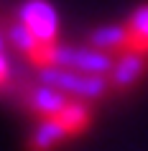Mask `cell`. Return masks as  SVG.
<instances>
[{
  "label": "cell",
  "mask_w": 148,
  "mask_h": 151,
  "mask_svg": "<svg viewBox=\"0 0 148 151\" xmlns=\"http://www.w3.org/2000/svg\"><path fill=\"white\" fill-rule=\"evenodd\" d=\"M39 82L51 85V87L66 92L69 97H79V100H100L112 87L107 74H84V72L64 69V67L39 69Z\"/></svg>",
  "instance_id": "obj_1"
},
{
  "label": "cell",
  "mask_w": 148,
  "mask_h": 151,
  "mask_svg": "<svg viewBox=\"0 0 148 151\" xmlns=\"http://www.w3.org/2000/svg\"><path fill=\"white\" fill-rule=\"evenodd\" d=\"M54 67H64V69H74V72H84V74H107L115 67V56L110 51L94 49L89 44L84 46H56L54 56Z\"/></svg>",
  "instance_id": "obj_2"
},
{
  "label": "cell",
  "mask_w": 148,
  "mask_h": 151,
  "mask_svg": "<svg viewBox=\"0 0 148 151\" xmlns=\"http://www.w3.org/2000/svg\"><path fill=\"white\" fill-rule=\"evenodd\" d=\"M18 18L36 33L39 41L54 44L59 36V16L49 0H23L18 8Z\"/></svg>",
  "instance_id": "obj_3"
},
{
  "label": "cell",
  "mask_w": 148,
  "mask_h": 151,
  "mask_svg": "<svg viewBox=\"0 0 148 151\" xmlns=\"http://www.w3.org/2000/svg\"><path fill=\"white\" fill-rule=\"evenodd\" d=\"M146 72H148V54L130 51V49L120 51L115 59V67L110 72V85H112V90H128L138 85Z\"/></svg>",
  "instance_id": "obj_4"
},
{
  "label": "cell",
  "mask_w": 148,
  "mask_h": 151,
  "mask_svg": "<svg viewBox=\"0 0 148 151\" xmlns=\"http://www.w3.org/2000/svg\"><path fill=\"white\" fill-rule=\"evenodd\" d=\"M66 103H69L66 92L51 87V85H44V82H39L36 87H31L28 95H26V105L31 108V113L39 115V120L41 118H54Z\"/></svg>",
  "instance_id": "obj_5"
},
{
  "label": "cell",
  "mask_w": 148,
  "mask_h": 151,
  "mask_svg": "<svg viewBox=\"0 0 148 151\" xmlns=\"http://www.w3.org/2000/svg\"><path fill=\"white\" fill-rule=\"evenodd\" d=\"M54 118L64 126V131H66L69 138H71V136H77V133H84L87 128H89V123H92V108H89V100H79V97H74V100H69L61 110L56 113Z\"/></svg>",
  "instance_id": "obj_6"
},
{
  "label": "cell",
  "mask_w": 148,
  "mask_h": 151,
  "mask_svg": "<svg viewBox=\"0 0 148 151\" xmlns=\"http://www.w3.org/2000/svg\"><path fill=\"white\" fill-rule=\"evenodd\" d=\"M69 136L64 131V126L59 123L56 118H41L36 131L31 133L28 143H26V149L28 151H54L56 146L61 141H66Z\"/></svg>",
  "instance_id": "obj_7"
},
{
  "label": "cell",
  "mask_w": 148,
  "mask_h": 151,
  "mask_svg": "<svg viewBox=\"0 0 148 151\" xmlns=\"http://www.w3.org/2000/svg\"><path fill=\"white\" fill-rule=\"evenodd\" d=\"M87 44L110 54H120L128 49V26H100L87 36Z\"/></svg>",
  "instance_id": "obj_8"
},
{
  "label": "cell",
  "mask_w": 148,
  "mask_h": 151,
  "mask_svg": "<svg viewBox=\"0 0 148 151\" xmlns=\"http://www.w3.org/2000/svg\"><path fill=\"white\" fill-rule=\"evenodd\" d=\"M125 26H128V49L148 54V3H143L133 10L130 18L125 21Z\"/></svg>",
  "instance_id": "obj_9"
},
{
  "label": "cell",
  "mask_w": 148,
  "mask_h": 151,
  "mask_svg": "<svg viewBox=\"0 0 148 151\" xmlns=\"http://www.w3.org/2000/svg\"><path fill=\"white\" fill-rule=\"evenodd\" d=\"M5 39L10 41V46L18 49L21 54L28 59L31 56V51L36 46H39V39H36V33L28 28V26L18 18V21H13V23H8V28H5Z\"/></svg>",
  "instance_id": "obj_10"
}]
</instances>
